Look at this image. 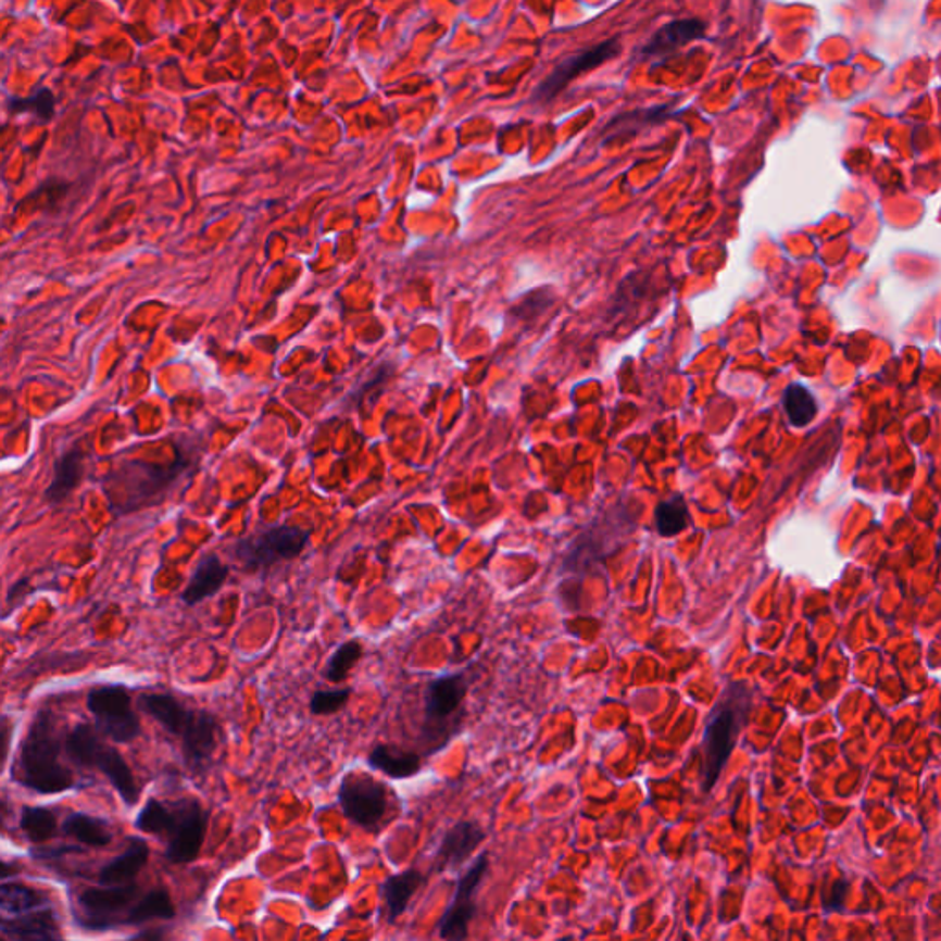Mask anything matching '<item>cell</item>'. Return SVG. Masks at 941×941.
I'll list each match as a JSON object with an SVG mask.
<instances>
[{"instance_id":"obj_3","label":"cell","mask_w":941,"mask_h":941,"mask_svg":"<svg viewBox=\"0 0 941 941\" xmlns=\"http://www.w3.org/2000/svg\"><path fill=\"white\" fill-rule=\"evenodd\" d=\"M191 464L190 459L179 454L173 464L167 465L142 462L122 465L103 484L109 504L120 515L156 504L172 491L180 477L190 473Z\"/></svg>"},{"instance_id":"obj_26","label":"cell","mask_w":941,"mask_h":941,"mask_svg":"<svg viewBox=\"0 0 941 941\" xmlns=\"http://www.w3.org/2000/svg\"><path fill=\"white\" fill-rule=\"evenodd\" d=\"M48 906H52L48 895L36 888L8 881L0 887V911L4 916H21Z\"/></svg>"},{"instance_id":"obj_10","label":"cell","mask_w":941,"mask_h":941,"mask_svg":"<svg viewBox=\"0 0 941 941\" xmlns=\"http://www.w3.org/2000/svg\"><path fill=\"white\" fill-rule=\"evenodd\" d=\"M488 868V855H480L475 863L470 864L469 870L460 877L453 903L449 905L443 918L438 924V934L443 940L462 941L469 938V925L477 914V905H475L473 895L482 884Z\"/></svg>"},{"instance_id":"obj_7","label":"cell","mask_w":941,"mask_h":941,"mask_svg":"<svg viewBox=\"0 0 941 941\" xmlns=\"http://www.w3.org/2000/svg\"><path fill=\"white\" fill-rule=\"evenodd\" d=\"M629 526H632V518H627V515L598 523L594 520V525L581 531L573 542L563 566L568 573H592L605 557L613 554L614 544L622 541Z\"/></svg>"},{"instance_id":"obj_18","label":"cell","mask_w":941,"mask_h":941,"mask_svg":"<svg viewBox=\"0 0 941 941\" xmlns=\"http://www.w3.org/2000/svg\"><path fill=\"white\" fill-rule=\"evenodd\" d=\"M95 769L102 770L103 775L108 776L114 791L118 792L122 802L127 807H133L140 800V787H138L137 778L129 769L124 756L120 754L113 746L103 745L102 751L96 757Z\"/></svg>"},{"instance_id":"obj_29","label":"cell","mask_w":941,"mask_h":941,"mask_svg":"<svg viewBox=\"0 0 941 941\" xmlns=\"http://www.w3.org/2000/svg\"><path fill=\"white\" fill-rule=\"evenodd\" d=\"M655 526L658 536L675 537L690 526V510L682 494H674L658 502L655 510Z\"/></svg>"},{"instance_id":"obj_24","label":"cell","mask_w":941,"mask_h":941,"mask_svg":"<svg viewBox=\"0 0 941 941\" xmlns=\"http://www.w3.org/2000/svg\"><path fill=\"white\" fill-rule=\"evenodd\" d=\"M98 732L100 730L89 723H79L72 728L71 732L66 733L65 745L63 746H65L66 756L71 757V762L76 763L78 767H84V769H95L96 757L105 745Z\"/></svg>"},{"instance_id":"obj_30","label":"cell","mask_w":941,"mask_h":941,"mask_svg":"<svg viewBox=\"0 0 941 941\" xmlns=\"http://www.w3.org/2000/svg\"><path fill=\"white\" fill-rule=\"evenodd\" d=\"M173 820H175V805L173 802H161V800L150 799L148 804L143 805L135 820V828L142 833L155 835V837H164L172 831Z\"/></svg>"},{"instance_id":"obj_2","label":"cell","mask_w":941,"mask_h":941,"mask_svg":"<svg viewBox=\"0 0 941 941\" xmlns=\"http://www.w3.org/2000/svg\"><path fill=\"white\" fill-rule=\"evenodd\" d=\"M752 693L743 682H732L723 691L722 698L710 712L704 728L701 754V789L710 792L719 780L728 757L732 756L739 733L745 727L751 712Z\"/></svg>"},{"instance_id":"obj_23","label":"cell","mask_w":941,"mask_h":941,"mask_svg":"<svg viewBox=\"0 0 941 941\" xmlns=\"http://www.w3.org/2000/svg\"><path fill=\"white\" fill-rule=\"evenodd\" d=\"M368 765L393 780H405L422 770V757L416 752L401 751L392 745H377L369 752Z\"/></svg>"},{"instance_id":"obj_17","label":"cell","mask_w":941,"mask_h":941,"mask_svg":"<svg viewBox=\"0 0 941 941\" xmlns=\"http://www.w3.org/2000/svg\"><path fill=\"white\" fill-rule=\"evenodd\" d=\"M228 566L215 554L204 555L199 561L196 570L191 573L190 581L183 592V602L186 605H197L206 598H212L227 584Z\"/></svg>"},{"instance_id":"obj_35","label":"cell","mask_w":941,"mask_h":941,"mask_svg":"<svg viewBox=\"0 0 941 941\" xmlns=\"http://www.w3.org/2000/svg\"><path fill=\"white\" fill-rule=\"evenodd\" d=\"M164 932L162 930H142L138 934L133 936L135 940H161Z\"/></svg>"},{"instance_id":"obj_15","label":"cell","mask_w":941,"mask_h":941,"mask_svg":"<svg viewBox=\"0 0 941 941\" xmlns=\"http://www.w3.org/2000/svg\"><path fill=\"white\" fill-rule=\"evenodd\" d=\"M0 929L12 940H58L61 936L52 906L21 916H4Z\"/></svg>"},{"instance_id":"obj_16","label":"cell","mask_w":941,"mask_h":941,"mask_svg":"<svg viewBox=\"0 0 941 941\" xmlns=\"http://www.w3.org/2000/svg\"><path fill=\"white\" fill-rule=\"evenodd\" d=\"M703 21L699 18H679L664 24L661 30H656L650 41L645 42L642 54L645 58H666L674 54L675 50L685 47L688 42L695 41L704 36Z\"/></svg>"},{"instance_id":"obj_28","label":"cell","mask_w":941,"mask_h":941,"mask_svg":"<svg viewBox=\"0 0 941 941\" xmlns=\"http://www.w3.org/2000/svg\"><path fill=\"white\" fill-rule=\"evenodd\" d=\"M18 828L32 844H45L58 835V815L50 807L24 805L18 818Z\"/></svg>"},{"instance_id":"obj_11","label":"cell","mask_w":941,"mask_h":941,"mask_svg":"<svg viewBox=\"0 0 941 941\" xmlns=\"http://www.w3.org/2000/svg\"><path fill=\"white\" fill-rule=\"evenodd\" d=\"M618 54H620V42L611 39L597 47L587 48L578 54L568 55L550 72L549 78L537 87V102L549 103L566 89V85L573 84L574 79L584 76L585 72L594 71L597 66L603 65L605 61L613 60Z\"/></svg>"},{"instance_id":"obj_22","label":"cell","mask_w":941,"mask_h":941,"mask_svg":"<svg viewBox=\"0 0 941 941\" xmlns=\"http://www.w3.org/2000/svg\"><path fill=\"white\" fill-rule=\"evenodd\" d=\"M424 874L411 868V870L390 876L387 881L382 882L381 894L382 900H385V908H387L388 921H396L400 916H403V912L409 908V903L419 887L424 884Z\"/></svg>"},{"instance_id":"obj_5","label":"cell","mask_w":941,"mask_h":941,"mask_svg":"<svg viewBox=\"0 0 941 941\" xmlns=\"http://www.w3.org/2000/svg\"><path fill=\"white\" fill-rule=\"evenodd\" d=\"M87 708L96 728L116 743H131L140 736V722L133 710L131 693L120 685L96 686L87 693Z\"/></svg>"},{"instance_id":"obj_34","label":"cell","mask_w":941,"mask_h":941,"mask_svg":"<svg viewBox=\"0 0 941 941\" xmlns=\"http://www.w3.org/2000/svg\"><path fill=\"white\" fill-rule=\"evenodd\" d=\"M352 690L339 688V690H318L313 693L310 701V710L313 715H331L344 708L350 701Z\"/></svg>"},{"instance_id":"obj_14","label":"cell","mask_w":941,"mask_h":941,"mask_svg":"<svg viewBox=\"0 0 941 941\" xmlns=\"http://www.w3.org/2000/svg\"><path fill=\"white\" fill-rule=\"evenodd\" d=\"M484 839H486V831L477 823L460 820L454 824L453 828H449L443 835L440 848L436 852L441 868H449V870L460 868L482 844Z\"/></svg>"},{"instance_id":"obj_4","label":"cell","mask_w":941,"mask_h":941,"mask_svg":"<svg viewBox=\"0 0 941 941\" xmlns=\"http://www.w3.org/2000/svg\"><path fill=\"white\" fill-rule=\"evenodd\" d=\"M310 531L299 526L278 525L243 537L234 544V555L247 570H267L281 561H291L304 552Z\"/></svg>"},{"instance_id":"obj_8","label":"cell","mask_w":941,"mask_h":941,"mask_svg":"<svg viewBox=\"0 0 941 941\" xmlns=\"http://www.w3.org/2000/svg\"><path fill=\"white\" fill-rule=\"evenodd\" d=\"M469 691V677L460 674L443 675L429 682L425 690V728L430 733H441L448 741L451 725L462 722L464 701Z\"/></svg>"},{"instance_id":"obj_33","label":"cell","mask_w":941,"mask_h":941,"mask_svg":"<svg viewBox=\"0 0 941 941\" xmlns=\"http://www.w3.org/2000/svg\"><path fill=\"white\" fill-rule=\"evenodd\" d=\"M8 108L12 113H30L42 122H48L55 113V98L50 90L39 89L28 98H12Z\"/></svg>"},{"instance_id":"obj_6","label":"cell","mask_w":941,"mask_h":941,"mask_svg":"<svg viewBox=\"0 0 941 941\" xmlns=\"http://www.w3.org/2000/svg\"><path fill=\"white\" fill-rule=\"evenodd\" d=\"M339 804L353 824L376 831L387 815L388 787L374 776L352 770L340 780Z\"/></svg>"},{"instance_id":"obj_32","label":"cell","mask_w":941,"mask_h":941,"mask_svg":"<svg viewBox=\"0 0 941 941\" xmlns=\"http://www.w3.org/2000/svg\"><path fill=\"white\" fill-rule=\"evenodd\" d=\"M363 651V643L359 642V640H348V642L340 643L339 648L335 650L334 655L329 656L328 664H326L322 674H324V677L329 682H335V685L344 682L350 672L361 661Z\"/></svg>"},{"instance_id":"obj_12","label":"cell","mask_w":941,"mask_h":941,"mask_svg":"<svg viewBox=\"0 0 941 941\" xmlns=\"http://www.w3.org/2000/svg\"><path fill=\"white\" fill-rule=\"evenodd\" d=\"M138 887L135 882L126 884H103L87 888L79 894L78 903L85 914L87 929H109L122 912H129L137 900Z\"/></svg>"},{"instance_id":"obj_27","label":"cell","mask_w":941,"mask_h":941,"mask_svg":"<svg viewBox=\"0 0 941 941\" xmlns=\"http://www.w3.org/2000/svg\"><path fill=\"white\" fill-rule=\"evenodd\" d=\"M175 914L177 912H175V906H173L172 898L167 894L166 888H155L140 898L137 903H133L126 918H124V925L140 927L151 919H173Z\"/></svg>"},{"instance_id":"obj_1","label":"cell","mask_w":941,"mask_h":941,"mask_svg":"<svg viewBox=\"0 0 941 941\" xmlns=\"http://www.w3.org/2000/svg\"><path fill=\"white\" fill-rule=\"evenodd\" d=\"M58 719L50 710H39L26 732L18 756L17 781L39 794H60L76 787L68 767L60 760Z\"/></svg>"},{"instance_id":"obj_25","label":"cell","mask_w":941,"mask_h":941,"mask_svg":"<svg viewBox=\"0 0 941 941\" xmlns=\"http://www.w3.org/2000/svg\"><path fill=\"white\" fill-rule=\"evenodd\" d=\"M61 831L66 837L78 840L85 846L90 848L108 846L113 840V831L109 828V824L102 818H96V816L87 815V813H72V815L66 816Z\"/></svg>"},{"instance_id":"obj_9","label":"cell","mask_w":941,"mask_h":941,"mask_svg":"<svg viewBox=\"0 0 941 941\" xmlns=\"http://www.w3.org/2000/svg\"><path fill=\"white\" fill-rule=\"evenodd\" d=\"M175 820L167 835L166 858L172 864H188L199 857L209 828V813L196 799L173 802Z\"/></svg>"},{"instance_id":"obj_19","label":"cell","mask_w":941,"mask_h":941,"mask_svg":"<svg viewBox=\"0 0 941 941\" xmlns=\"http://www.w3.org/2000/svg\"><path fill=\"white\" fill-rule=\"evenodd\" d=\"M150 858V846L146 840L140 837L129 839L126 852L103 864L102 870L98 874V879L102 884H126L131 882L135 877L142 871L143 866L148 864Z\"/></svg>"},{"instance_id":"obj_31","label":"cell","mask_w":941,"mask_h":941,"mask_svg":"<svg viewBox=\"0 0 941 941\" xmlns=\"http://www.w3.org/2000/svg\"><path fill=\"white\" fill-rule=\"evenodd\" d=\"M783 409L794 427H805L818 414V403L815 396L804 385H791L783 392Z\"/></svg>"},{"instance_id":"obj_13","label":"cell","mask_w":941,"mask_h":941,"mask_svg":"<svg viewBox=\"0 0 941 941\" xmlns=\"http://www.w3.org/2000/svg\"><path fill=\"white\" fill-rule=\"evenodd\" d=\"M221 725L206 710H193L185 732L180 736L186 765L193 773H203L214 756L219 741Z\"/></svg>"},{"instance_id":"obj_20","label":"cell","mask_w":941,"mask_h":941,"mask_svg":"<svg viewBox=\"0 0 941 941\" xmlns=\"http://www.w3.org/2000/svg\"><path fill=\"white\" fill-rule=\"evenodd\" d=\"M140 708L151 715L166 732L175 738H180L185 732L186 725L190 722L193 710L186 708L179 699L170 693H150L140 698Z\"/></svg>"},{"instance_id":"obj_21","label":"cell","mask_w":941,"mask_h":941,"mask_svg":"<svg viewBox=\"0 0 941 941\" xmlns=\"http://www.w3.org/2000/svg\"><path fill=\"white\" fill-rule=\"evenodd\" d=\"M85 473V453L81 449H71L65 454H61L60 460L55 462L54 478L52 484L45 491V499L48 504H61L66 497L78 488Z\"/></svg>"}]
</instances>
